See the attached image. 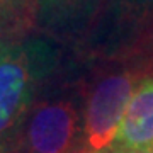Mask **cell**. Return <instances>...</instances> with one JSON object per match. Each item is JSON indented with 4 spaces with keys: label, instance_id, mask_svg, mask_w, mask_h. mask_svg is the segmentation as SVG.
I'll use <instances>...</instances> for the list:
<instances>
[{
    "label": "cell",
    "instance_id": "cell-1",
    "mask_svg": "<svg viewBox=\"0 0 153 153\" xmlns=\"http://www.w3.org/2000/svg\"><path fill=\"white\" fill-rule=\"evenodd\" d=\"M145 75L140 66H121L94 80L85 104V153H104L114 145L124 111Z\"/></svg>",
    "mask_w": 153,
    "mask_h": 153
},
{
    "label": "cell",
    "instance_id": "cell-2",
    "mask_svg": "<svg viewBox=\"0 0 153 153\" xmlns=\"http://www.w3.org/2000/svg\"><path fill=\"white\" fill-rule=\"evenodd\" d=\"M78 112L68 100L43 102L26 128V153H75Z\"/></svg>",
    "mask_w": 153,
    "mask_h": 153
},
{
    "label": "cell",
    "instance_id": "cell-3",
    "mask_svg": "<svg viewBox=\"0 0 153 153\" xmlns=\"http://www.w3.org/2000/svg\"><path fill=\"white\" fill-rule=\"evenodd\" d=\"M116 153H153V73L134 88L114 141Z\"/></svg>",
    "mask_w": 153,
    "mask_h": 153
},
{
    "label": "cell",
    "instance_id": "cell-4",
    "mask_svg": "<svg viewBox=\"0 0 153 153\" xmlns=\"http://www.w3.org/2000/svg\"><path fill=\"white\" fill-rule=\"evenodd\" d=\"M31 70L21 49L0 53V134L10 128L27 104Z\"/></svg>",
    "mask_w": 153,
    "mask_h": 153
},
{
    "label": "cell",
    "instance_id": "cell-5",
    "mask_svg": "<svg viewBox=\"0 0 153 153\" xmlns=\"http://www.w3.org/2000/svg\"><path fill=\"white\" fill-rule=\"evenodd\" d=\"M114 5L119 22L126 24L134 34L136 48L145 31L153 22V0H114Z\"/></svg>",
    "mask_w": 153,
    "mask_h": 153
},
{
    "label": "cell",
    "instance_id": "cell-6",
    "mask_svg": "<svg viewBox=\"0 0 153 153\" xmlns=\"http://www.w3.org/2000/svg\"><path fill=\"white\" fill-rule=\"evenodd\" d=\"M134 51H138L136 55L143 56V65H141L143 71L145 73H153V22L141 36Z\"/></svg>",
    "mask_w": 153,
    "mask_h": 153
},
{
    "label": "cell",
    "instance_id": "cell-7",
    "mask_svg": "<svg viewBox=\"0 0 153 153\" xmlns=\"http://www.w3.org/2000/svg\"><path fill=\"white\" fill-rule=\"evenodd\" d=\"M0 2H2V0H0Z\"/></svg>",
    "mask_w": 153,
    "mask_h": 153
}]
</instances>
